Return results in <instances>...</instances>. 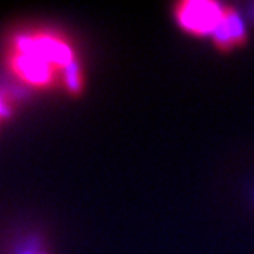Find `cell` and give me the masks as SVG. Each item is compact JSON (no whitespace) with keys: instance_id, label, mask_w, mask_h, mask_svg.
Wrapping results in <instances>:
<instances>
[{"instance_id":"cell-2","label":"cell","mask_w":254,"mask_h":254,"mask_svg":"<svg viewBox=\"0 0 254 254\" xmlns=\"http://www.w3.org/2000/svg\"><path fill=\"white\" fill-rule=\"evenodd\" d=\"M245 37H247V31L242 20L239 19L238 12L228 8L222 25L213 35L214 45L221 51H230L241 46L245 42Z\"/></svg>"},{"instance_id":"cell-1","label":"cell","mask_w":254,"mask_h":254,"mask_svg":"<svg viewBox=\"0 0 254 254\" xmlns=\"http://www.w3.org/2000/svg\"><path fill=\"white\" fill-rule=\"evenodd\" d=\"M228 6L208 0H187L176 5L175 17L178 25L196 37H208L216 34L222 25Z\"/></svg>"}]
</instances>
